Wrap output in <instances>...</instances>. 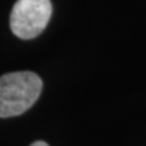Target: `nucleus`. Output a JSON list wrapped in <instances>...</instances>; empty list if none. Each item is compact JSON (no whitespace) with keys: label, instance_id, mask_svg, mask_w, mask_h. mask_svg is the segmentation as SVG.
Instances as JSON below:
<instances>
[{"label":"nucleus","instance_id":"obj_2","mask_svg":"<svg viewBox=\"0 0 146 146\" xmlns=\"http://www.w3.org/2000/svg\"><path fill=\"white\" fill-rule=\"evenodd\" d=\"M52 12L50 0H18L10 15L11 31L21 39H33L46 29Z\"/></svg>","mask_w":146,"mask_h":146},{"label":"nucleus","instance_id":"obj_1","mask_svg":"<svg viewBox=\"0 0 146 146\" xmlns=\"http://www.w3.org/2000/svg\"><path fill=\"white\" fill-rule=\"evenodd\" d=\"M42 80L34 72H11L0 77V118L26 112L42 92Z\"/></svg>","mask_w":146,"mask_h":146},{"label":"nucleus","instance_id":"obj_3","mask_svg":"<svg viewBox=\"0 0 146 146\" xmlns=\"http://www.w3.org/2000/svg\"><path fill=\"white\" fill-rule=\"evenodd\" d=\"M30 146H49L46 143V142H43V141H35V142H33Z\"/></svg>","mask_w":146,"mask_h":146}]
</instances>
